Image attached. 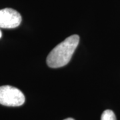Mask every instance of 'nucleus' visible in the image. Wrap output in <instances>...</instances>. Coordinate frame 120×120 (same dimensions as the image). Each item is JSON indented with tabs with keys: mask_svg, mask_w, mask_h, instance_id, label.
Instances as JSON below:
<instances>
[{
	"mask_svg": "<svg viewBox=\"0 0 120 120\" xmlns=\"http://www.w3.org/2000/svg\"><path fill=\"white\" fill-rule=\"evenodd\" d=\"M79 42V37L73 35L61 42L52 49L47 57V64L52 68H59L71 60Z\"/></svg>",
	"mask_w": 120,
	"mask_h": 120,
	"instance_id": "f257e3e1",
	"label": "nucleus"
},
{
	"mask_svg": "<svg viewBox=\"0 0 120 120\" xmlns=\"http://www.w3.org/2000/svg\"><path fill=\"white\" fill-rule=\"evenodd\" d=\"M25 101V95L21 90L11 86H0V104L17 107L22 105Z\"/></svg>",
	"mask_w": 120,
	"mask_h": 120,
	"instance_id": "f03ea898",
	"label": "nucleus"
},
{
	"mask_svg": "<svg viewBox=\"0 0 120 120\" xmlns=\"http://www.w3.org/2000/svg\"><path fill=\"white\" fill-rule=\"evenodd\" d=\"M22 16L16 10L11 8L0 9V28L13 29L20 25Z\"/></svg>",
	"mask_w": 120,
	"mask_h": 120,
	"instance_id": "7ed1b4c3",
	"label": "nucleus"
},
{
	"mask_svg": "<svg viewBox=\"0 0 120 120\" xmlns=\"http://www.w3.org/2000/svg\"><path fill=\"white\" fill-rule=\"evenodd\" d=\"M101 120H116V115L112 110H105L101 115Z\"/></svg>",
	"mask_w": 120,
	"mask_h": 120,
	"instance_id": "20e7f679",
	"label": "nucleus"
},
{
	"mask_svg": "<svg viewBox=\"0 0 120 120\" xmlns=\"http://www.w3.org/2000/svg\"><path fill=\"white\" fill-rule=\"evenodd\" d=\"M75 120L74 119H73V118H71V117H69V118H67V119H65V120Z\"/></svg>",
	"mask_w": 120,
	"mask_h": 120,
	"instance_id": "39448f33",
	"label": "nucleus"
},
{
	"mask_svg": "<svg viewBox=\"0 0 120 120\" xmlns=\"http://www.w3.org/2000/svg\"><path fill=\"white\" fill-rule=\"evenodd\" d=\"M1 36H2V33H1V30H0V38H1Z\"/></svg>",
	"mask_w": 120,
	"mask_h": 120,
	"instance_id": "423d86ee",
	"label": "nucleus"
}]
</instances>
